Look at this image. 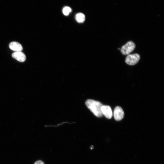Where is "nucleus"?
I'll return each mask as SVG.
<instances>
[{"instance_id": "obj_1", "label": "nucleus", "mask_w": 164, "mask_h": 164, "mask_svg": "<svg viewBox=\"0 0 164 164\" xmlns=\"http://www.w3.org/2000/svg\"><path fill=\"white\" fill-rule=\"evenodd\" d=\"M85 104L88 108L98 117H100L103 115L101 108L103 105L100 102L92 99H88Z\"/></svg>"}, {"instance_id": "obj_2", "label": "nucleus", "mask_w": 164, "mask_h": 164, "mask_svg": "<svg viewBox=\"0 0 164 164\" xmlns=\"http://www.w3.org/2000/svg\"><path fill=\"white\" fill-rule=\"evenodd\" d=\"M135 47V43L129 41L122 46L121 49V52L124 55H128L133 51Z\"/></svg>"}, {"instance_id": "obj_3", "label": "nucleus", "mask_w": 164, "mask_h": 164, "mask_svg": "<svg viewBox=\"0 0 164 164\" xmlns=\"http://www.w3.org/2000/svg\"><path fill=\"white\" fill-rule=\"evenodd\" d=\"M140 59L139 55L137 53L128 54L126 57L125 62L130 65H134L136 64Z\"/></svg>"}, {"instance_id": "obj_4", "label": "nucleus", "mask_w": 164, "mask_h": 164, "mask_svg": "<svg viewBox=\"0 0 164 164\" xmlns=\"http://www.w3.org/2000/svg\"><path fill=\"white\" fill-rule=\"evenodd\" d=\"M114 117L116 121L122 119L124 115V112L122 108L119 106L116 107L114 109L113 114Z\"/></svg>"}, {"instance_id": "obj_5", "label": "nucleus", "mask_w": 164, "mask_h": 164, "mask_svg": "<svg viewBox=\"0 0 164 164\" xmlns=\"http://www.w3.org/2000/svg\"><path fill=\"white\" fill-rule=\"evenodd\" d=\"M103 115L108 119L111 118L113 115L112 112L111 108L109 106L103 105L101 108Z\"/></svg>"}, {"instance_id": "obj_6", "label": "nucleus", "mask_w": 164, "mask_h": 164, "mask_svg": "<svg viewBox=\"0 0 164 164\" xmlns=\"http://www.w3.org/2000/svg\"><path fill=\"white\" fill-rule=\"evenodd\" d=\"M14 58L20 62H23L26 60L25 54L21 51L15 52L12 54Z\"/></svg>"}, {"instance_id": "obj_7", "label": "nucleus", "mask_w": 164, "mask_h": 164, "mask_svg": "<svg viewBox=\"0 0 164 164\" xmlns=\"http://www.w3.org/2000/svg\"><path fill=\"white\" fill-rule=\"evenodd\" d=\"M9 47L11 50L15 52L21 51L23 49L21 44L16 42H11L9 44Z\"/></svg>"}, {"instance_id": "obj_8", "label": "nucleus", "mask_w": 164, "mask_h": 164, "mask_svg": "<svg viewBox=\"0 0 164 164\" xmlns=\"http://www.w3.org/2000/svg\"><path fill=\"white\" fill-rule=\"evenodd\" d=\"M76 21L79 23L83 22L85 19L84 15L81 13H78L76 15Z\"/></svg>"}, {"instance_id": "obj_9", "label": "nucleus", "mask_w": 164, "mask_h": 164, "mask_svg": "<svg viewBox=\"0 0 164 164\" xmlns=\"http://www.w3.org/2000/svg\"><path fill=\"white\" fill-rule=\"evenodd\" d=\"M71 11V9L70 7L66 6L63 8V12L65 15H67Z\"/></svg>"}, {"instance_id": "obj_10", "label": "nucleus", "mask_w": 164, "mask_h": 164, "mask_svg": "<svg viewBox=\"0 0 164 164\" xmlns=\"http://www.w3.org/2000/svg\"><path fill=\"white\" fill-rule=\"evenodd\" d=\"M34 164H45V163L43 161L39 160L36 162Z\"/></svg>"}]
</instances>
